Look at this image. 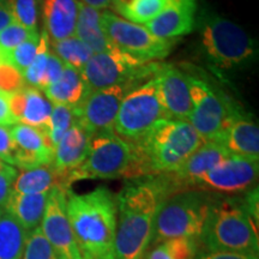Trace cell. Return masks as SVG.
Returning a JSON list of instances; mask_svg holds the SVG:
<instances>
[{
	"label": "cell",
	"mask_w": 259,
	"mask_h": 259,
	"mask_svg": "<svg viewBox=\"0 0 259 259\" xmlns=\"http://www.w3.org/2000/svg\"><path fill=\"white\" fill-rule=\"evenodd\" d=\"M168 197L160 176L130 179L116 199V232L112 259H143L150 247L154 223Z\"/></svg>",
	"instance_id": "obj_1"
},
{
	"label": "cell",
	"mask_w": 259,
	"mask_h": 259,
	"mask_svg": "<svg viewBox=\"0 0 259 259\" xmlns=\"http://www.w3.org/2000/svg\"><path fill=\"white\" fill-rule=\"evenodd\" d=\"M125 178L161 176L178 169L204 142L189 120L163 119L135 142Z\"/></svg>",
	"instance_id": "obj_2"
},
{
	"label": "cell",
	"mask_w": 259,
	"mask_h": 259,
	"mask_svg": "<svg viewBox=\"0 0 259 259\" xmlns=\"http://www.w3.org/2000/svg\"><path fill=\"white\" fill-rule=\"evenodd\" d=\"M66 212L84 259H112L116 232V199L105 186L87 193L66 189Z\"/></svg>",
	"instance_id": "obj_3"
},
{
	"label": "cell",
	"mask_w": 259,
	"mask_h": 259,
	"mask_svg": "<svg viewBox=\"0 0 259 259\" xmlns=\"http://www.w3.org/2000/svg\"><path fill=\"white\" fill-rule=\"evenodd\" d=\"M200 50L206 61L221 70H238L253 60L257 45L244 28L206 6L196 17Z\"/></svg>",
	"instance_id": "obj_4"
},
{
	"label": "cell",
	"mask_w": 259,
	"mask_h": 259,
	"mask_svg": "<svg viewBox=\"0 0 259 259\" xmlns=\"http://www.w3.org/2000/svg\"><path fill=\"white\" fill-rule=\"evenodd\" d=\"M199 239L208 251L259 253L258 223L245 202L234 198L215 197Z\"/></svg>",
	"instance_id": "obj_5"
},
{
	"label": "cell",
	"mask_w": 259,
	"mask_h": 259,
	"mask_svg": "<svg viewBox=\"0 0 259 259\" xmlns=\"http://www.w3.org/2000/svg\"><path fill=\"white\" fill-rule=\"evenodd\" d=\"M213 199L210 192L199 190L180 191L166 197L157 210L150 247L174 238L199 239Z\"/></svg>",
	"instance_id": "obj_6"
},
{
	"label": "cell",
	"mask_w": 259,
	"mask_h": 259,
	"mask_svg": "<svg viewBox=\"0 0 259 259\" xmlns=\"http://www.w3.org/2000/svg\"><path fill=\"white\" fill-rule=\"evenodd\" d=\"M131 158L132 149L127 141L113 130L99 132L92 137L85 160L65 178V185L69 189L71 184L79 180L125 178Z\"/></svg>",
	"instance_id": "obj_7"
},
{
	"label": "cell",
	"mask_w": 259,
	"mask_h": 259,
	"mask_svg": "<svg viewBox=\"0 0 259 259\" xmlns=\"http://www.w3.org/2000/svg\"><path fill=\"white\" fill-rule=\"evenodd\" d=\"M192 111L189 122L203 142H220L236 105L225 93L196 74L186 73Z\"/></svg>",
	"instance_id": "obj_8"
},
{
	"label": "cell",
	"mask_w": 259,
	"mask_h": 259,
	"mask_svg": "<svg viewBox=\"0 0 259 259\" xmlns=\"http://www.w3.org/2000/svg\"><path fill=\"white\" fill-rule=\"evenodd\" d=\"M160 63H143L128 54L113 48L95 53L80 71L90 92L116 84H137L156 74Z\"/></svg>",
	"instance_id": "obj_9"
},
{
	"label": "cell",
	"mask_w": 259,
	"mask_h": 259,
	"mask_svg": "<svg viewBox=\"0 0 259 259\" xmlns=\"http://www.w3.org/2000/svg\"><path fill=\"white\" fill-rule=\"evenodd\" d=\"M163 119L167 118L158 96L157 79L154 76L124 97L113 131L125 141L135 142Z\"/></svg>",
	"instance_id": "obj_10"
},
{
	"label": "cell",
	"mask_w": 259,
	"mask_h": 259,
	"mask_svg": "<svg viewBox=\"0 0 259 259\" xmlns=\"http://www.w3.org/2000/svg\"><path fill=\"white\" fill-rule=\"evenodd\" d=\"M101 24L113 46L143 63L164 59L174 45L173 40L155 36L144 25L132 23L111 11L102 12Z\"/></svg>",
	"instance_id": "obj_11"
},
{
	"label": "cell",
	"mask_w": 259,
	"mask_h": 259,
	"mask_svg": "<svg viewBox=\"0 0 259 259\" xmlns=\"http://www.w3.org/2000/svg\"><path fill=\"white\" fill-rule=\"evenodd\" d=\"M258 173V158L231 154L211 170L193 181L190 190L223 194L241 193L253 187Z\"/></svg>",
	"instance_id": "obj_12"
},
{
	"label": "cell",
	"mask_w": 259,
	"mask_h": 259,
	"mask_svg": "<svg viewBox=\"0 0 259 259\" xmlns=\"http://www.w3.org/2000/svg\"><path fill=\"white\" fill-rule=\"evenodd\" d=\"M137 87V84H116L90 92L80 106L74 108L76 121L92 136L113 130L122 100Z\"/></svg>",
	"instance_id": "obj_13"
},
{
	"label": "cell",
	"mask_w": 259,
	"mask_h": 259,
	"mask_svg": "<svg viewBox=\"0 0 259 259\" xmlns=\"http://www.w3.org/2000/svg\"><path fill=\"white\" fill-rule=\"evenodd\" d=\"M40 228L59 259H80L66 212V189L57 186L48 193Z\"/></svg>",
	"instance_id": "obj_14"
},
{
	"label": "cell",
	"mask_w": 259,
	"mask_h": 259,
	"mask_svg": "<svg viewBox=\"0 0 259 259\" xmlns=\"http://www.w3.org/2000/svg\"><path fill=\"white\" fill-rule=\"evenodd\" d=\"M229 155L231 154L221 143L204 142L178 169L171 173L161 174L160 178L166 187L167 194L170 196L180 191L190 190L193 181L211 170Z\"/></svg>",
	"instance_id": "obj_15"
},
{
	"label": "cell",
	"mask_w": 259,
	"mask_h": 259,
	"mask_svg": "<svg viewBox=\"0 0 259 259\" xmlns=\"http://www.w3.org/2000/svg\"><path fill=\"white\" fill-rule=\"evenodd\" d=\"M155 77L166 118L169 120H189L192 102L186 73L174 65L160 63Z\"/></svg>",
	"instance_id": "obj_16"
},
{
	"label": "cell",
	"mask_w": 259,
	"mask_h": 259,
	"mask_svg": "<svg viewBox=\"0 0 259 259\" xmlns=\"http://www.w3.org/2000/svg\"><path fill=\"white\" fill-rule=\"evenodd\" d=\"M14 143V167L31 169L50 166L53 162L54 149L47 135L31 126L16 124L10 127Z\"/></svg>",
	"instance_id": "obj_17"
},
{
	"label": "cell",
	"mask_w": 259,
	"mask_h": 259,
	"mask_svg": "<svg viewBox=\"0 0 259 259\" xmlns=\"http://www.w3.org/2000/svg\"><path fill=\"white\" fill-rule=\"evenodd\" d=\"M196 17L197 0H168L163 11L145 23V28L155 36L173 40L192 32Z\"/></svg>",
	"instance_id": "obj_18"
},
{
	"label": "cell",
	"mask_w": 259,
	"mask_h": 259,
	"mask_svg": "<svg viewBox=\"0 0 259 259\" xmlns=\"http://www.w3.org/2000/svg\"><path fill=\"white\" fill-rule=\"evenodd\" d=\"M10 108L18 124L38 128L47 135L53 105L42 90L23 87L9 96Z\"/></svg>",
	"instance_id": "obj_19"
},
{
	"label": "cell",
	"mask_w": 259,
	"mask_h": 259,
	"mask_svg": "<svg viewBox=\"0 0 259 259\" xmlns=\"http://www.w3.org/2000/svg\"><path fill=\"white\" fill-rule=\"evenodd\" d=\"M219 143L229 154L259 158V128L250 115L241 111L233 113Z\"/></svg>",
	"instance_id": "obj_20"
},
{
	"label": "cell",
	"mask_w": 259,
	"mask_h": 259,
	"mask_svg": "<svg viewBox=\"0 0 259 259\" xmlns=\"http://www.w3.org/2000/svg\"><path fill=\"white\" fill-rule=\"evenodd\" d=\"M92 137L93 136L76 121L54 148L52 166L63 178L65 187V178L67 174L85 160Z\"/></svg>",
	"instance_id": "obj_21"
},
{
	"label": "cell",
	"mask_w": 259,
	"mask_h": 259,
	"mask_svg": "<svg viewBox=\"0 0 259 259\" xmlns=\"http://www.w3.org/2000/svg\"><path fill=\"white\" fill-rule=\"evenodd\" d=\"M79 0H44L42 19L52 42L74 36L78 19Z\"/></svg>",
	"instance_id": "obj_22"
},
{
	"label": "cell",
	"mask_w": 259,
	"mask_h": 259,
	"mask_svg": "<svg viewBox=\"0 0 259 259\" xmlns=\"http://www.w3.org/2000/svg\"><path fill=\"white\" fill-rule=\"evenodd\" d=\"M45 95L52 105H64L77 108L80 106L90 90L80 71L65 65L60 78L44 90Z\"/></svg>",
	"instance_id": "obj_23"
},
{
	"label": "cell",
	"mask_w": 259,
	"mask_h": 259,
	"mask_svg": "<svg viewBox=\"0 0 259 259\" xmlns=\"http://www.w3.org/2000/svg\"><path fill=\"white\" fill-rule=\"evenodd\" d=\"M48 193L23 194L11 192L4 205V211L23 227L25 231L30 232L41 225Z\"/></svg>",
	"instance_id": "obj_24"
},
{
	"label": "cell",
	"mask_w": 259,
	"mask_h": 259,
	"mask_svg": "<svg viewBox=\"0 0 259 259\" xmlns=\"http://www.w3.org/2000/svg\"><path fill=\"white\" fill-rule=\"evenodd\" d=\"M101 15V10L90 8L79 2L74 36L88 45L94 53H103L114 48L102 28Z\"/></svg>",
	"instance_id": "obj_25"
},
{
	"label": "cell",
	"mask_w": 259,
	"mask_h": 259,
	"mask_svg": "<svg viewBox=\"0 0 259 259\" xmlns=\"http://www.w3.org/2000/svg\"><path fill=\"white\" fill-rule=\"evenodd\" d=\"M64 186L63 178L53 166H41L31 169H23L16 177L12 192L23 194L48 193L54 187Z\"/></svg>",
	"instance_id": "obj_26"
},
{
	"label": "cell",
	"mask_w": 259,
	"mask_h": 259,
	"mask_svg": "<svg viewBox=\"0 0 259 259\" xmlns=\"http://www.w3.org/2000/svg\"><path fill=\"white\" fill-rule=\"evenodd\" d=\"M28 231L4 212L0 218V259H22Z\"/></svg>",
	"instance_id": "obj_27"
},
{
	"label": "cell",
	"mask_w": 259,
	"mask_h": 259,
	"mask_svg": "<svg viewBox=\"0 0 259 259\" xmlns=\"http://www.w3.org/2000/svg\"><path fill=\"white\" fill-rule=\"evenodd\" d=\"M50 44L54 51L53 53L65 65L78 71H82L90 58L95 54L88 45L84 44L82 40H79L76 36H71L56 42H50Z\"/></svg>",
	"instance_id": "obj_28"
},
{
	"label": "cell",
	"mask_w": 259,
	"mask_h": 259,
	"mask_svg": "<svg viewBox=\"0 0 259 259\" xmlns=\"http://www.w3.org/2000/svg\"><path fill=\"white\" fill-rule=\"evenodd\" d=\"M197 240L192 238H174L162 241L144 255L143 259H194Z\"/></svg>",
	"instance_id": "obj_29"
},
{
	"label": "cell",
	"mask_w": 259,
	"mask_h": 259,
	"mask_svg": "<svg viewBox=\"0 0 259 259\" xmlns=\"http://www.w3.org/2000/svg\"><path fill=\"white\" fill-rule=\"evenodd\" d=\"M50 42V37H48L46 31L44 30L40 35V42H38L36 56H35L30 66L22 74L24 83L28 84L29 87H32V88L42 90L45 72H46L48 58H50L51 54Z\"/></svg>",
	"instance_id": "obj_30"
},
{
	"label": "cell",
	"mask_w": 259,
	"mask_h": 259,
	"mask_svg": "<svg viewBox=\"0 0 259 259\" xmlns=\"http://www.w3.org/2000/svg\"><path fill=\"white\" fill-rule=\"evenodd\" d=\"M168 0H132L119 14L136 24H145L163 11Z\"/></svg>",
	"instance_id": "obj_31"
},
{
	"label": "cell",
	"mask_w": 259,
	"mask_h": 259,
	"mask_svg": "<svg viewBox=\"0 0 259 259\" xmlns=\"http://www.w3.org/2000/svg\"><path fill=\"white\" fill-rule=\"evenodd\" d=\"M76 122L74 108L64 105H53L50 124L47 128V137L50 139L53 149L59 143L63 136Z\"/></svg>",
	"instance_id": "obj_32"
},
{
	"label": "cell",
	"mask_w": 259,
	"mask_h": 259,
	"mask_svg": "<svg viewBox=\"0 0 259 259\" xmlns=\"http://www.w3.org/2000/svg\"><path fill=\"white\" fill-rule=\"evenodd\" d=\"M6 5L16 23L31 31H38L41 0H6Z\"/></svg>",
	"instance_id": "obj_33"
},
{
	"label": "cell",
	"mask_w": 259,
	"mask_h": 259,
	"mask_svg": "<svg viewBox=\"0 0 259 259\" xmlns=\"http://www.w3.org/2000/svg\"><path fill=\"white\" fill-rule=\"evenodd\" d=\"M22 259H59L40 227L28 233Z\"/></svg>",
	"instance_id": "obj_34"
},
{
	"label": "cell",
	"mask_w": 259,
	"mask_h": 259,
	"mask_svg": "<svg viewBox=\"0 0 259 259\" xmlns=\"http://www.w3.org/2000/svg\"><path fill=\"white\" fill-rule=\"evenodd\" d=\"M38 42H40V35L23 42L11 52H9L4 56V60L11 66H14L19 73L23 74L36 56Z\"/></svg>",
	"instance_id": "obj_35"
},
{
	"label": "cell",
	"mask_w": 259,
	"mask_h": 259,
	"mask_svg": "<svg viewBox=\"0 0 259 259\" xmlns=\"http://www.w3.org/2000/svg\"><path fill=\"white\" fill-rule=\"evenodd\" d=\"M38 35H40L38 31H31L14 22L9 27H6L4 30L0 31V50L5 56L21 44L30 40L32 37H36Z\"/></svg>",
	"instance_id": "obj_36"
},
{
	"label": "cell",
	"mask_w": 259,
	"mask_h": 259,
	"mask_svg": "<svg viewBox=\"0 0 259 259\" xmlns=\"http://www.w3.org/2000/svg\"><path fill=\"white\" fill-rule=\"evenodd\" d=\"M23 76L14 66L0 61V94H14L24 87Z\"/></svg>",
	"instance_id": "obj_37"
},
{
	"label": "cell",
	"mask_w": 259,
	"mask_h": 259,
	"mask_svg": "<svg viewBox=\"0 0 259 259\" xmlns=\"http://www.w3.org/2000/svg\"><path fill=\"white\" fill-rule=\"evenodd\" d=\"M17 174L18 171L14 166L0 161V208H4L8 202Z\"/></svg>",
	"instance_id": "obj_38"
},
{
	"label": "cell",
	"mask_w": 259,
	"mask_h": 259,
	"mask_svg": "<svg viewBox=\"0 0 259 259\" xmlns=\"http://www.w3.org/2000/svg\"><path fill=\"white\" fill-rule=\"evenodd\" d=\"M64 69L65 64L63 61H61L56 54L51 53L50 58H48L46 72H45L44 83H42V90L47 88L48 85H51V84H53L54 82H57V80L60 78Z\"/></svg>",
	"instance_id": "obj_39"
},
{
	"label": "cell",
	"mask_w": 259,
	"mask_h": 259,
	"mask_svg": "<svg viewBox=\"0 0 259 259\" xmlns=\"http://www.w3.org/2000/svg\"><path fill=\"white\" fill-rule=\"evenodd\" d=\"M0 161L14 166V143L8 126H0Z\"/></svg>",
	"instance_id": "obj_40"
},
{
	"label": "cell",
	"mask_w": 259,
	"mask_h": 259,
	"mask_svg": "<svg viewBox=\"0 0 259 259\" xmlns=\"http://www.w3.org/2000/svg\"><path fill=\"white\" fill-rule=\"evenodd\" d=\"M194 259H259L258 255L228 251H204Z\"/></svg>",
	"instance_id": "obj_41"
},
{
	"label": "cell",
	"mask_w": 259,
	"mask_h": 259,
	"mask_svg": "<svg viewBox=\"0 0 259 259\" xmlns=\"http://www.w3.org/2000/svg\"><path fill=\"white\" fill-rule=\"evenodd\" d=\"M9 96L10 94H0V126L11 127L18 122L10 108Z\"/></svg>",
	"instance_id": "obj_42"
},
{
	"label": "cell",
	"mask_w": 259,
	"mask_h": 259,
	"mask_svg": "<svg viewBox=\"0 0 259 259\" xmlns=\"http://www.w3.org/2000/svg\"><path fill=\"white\" fill-rule=\"evenodd\" d=\"M14 22V17H12L11 12L6 5V2L0 3V31L4 30L6 27H9Z\"/></svg>",
	"instance_id": "obj_43"
},
{
	"label": "cell",
	"mask_w": 259,
	"mask_h": 259,
	"mask_svg": "<svg viewBox=\"0 0 259 259\" xmlns=\"http://www.w3.org/2000/svg\"><path fill=\"white\" fill-rule=\"evenodd\" d=\"M79 2L90 6V8H94L97 10L107 9L112 4V0H79Z\"/></svg>",
	"instance_id": "obj_44"
},
{
	"label": "cell",
	"mask_w": 259,
	"mask_h": 259,
	"mask_svg": "<svg viewBox=\"0 0 259 259\" xmlns=\"http://www.w3.org/2000/svg\"><path fill=\"white\" fill-rule=\"evenodd\" d=\"M131 2L132 0H112V5L115 11L119 14V12H120L125 6H127Z\"/></svg>",
	"instance_id": "obj_45"
},
{
	"label": "cell",
	"mask_w": 259,
	"mask_h": 259,
	"mask_svg": "<svg viewBox=\"0 0 259 259\" xmlns=\"http://www.w3.org/2000/svg\"><path fill=\"white\" fill-rule=\"evenodd\" d=\"M0 61H5L4 60V53H3L2 50H0Z\"/></svg>",
	"instance_id": "obj_46"
},
{
	"label": "cell",
	"mask_w": 259,
	"mask_h": 259,
	"mask_svg": "<svg viewBox=\"0 0 259 259\" xmlns=\"http://www.w3.org/2000/svg\"><path fill=\"white\" fill-rule=\"evenodd\" d=\"M5 211H4V208H0V218H2L3 216V213H4Z\"/></svg>",
	"instance_id": "obj_47"
},
{
	"label": "cell",
	"mask_w": 259,
	"mask_h": 259,
	"mask_svg": "<svg viewBox=\"0 0 259 259\" xmlns=\"http://www.w3.org/2000/svg\"><path fill=\"white\" fill-rule=\"evenodd\" d=\"M4 2H6V0H0V3H4Z\"/></svg>",
	"instance_id": "obj_48"
},
{
	"label": "cell",
	"mask_w": 259,
	"mask_h": 259,
	"mask_svg": "<svg viewBox=\"0 0 259 259\" xmlns=\"http://www.w3.org/2000/svg\"><path fill=\"white\" fill-rule=\"evenodd\" d=\"M80 259H84V258H80Z\"/></svg>",
	"instance_id": "obj_49"
}]
</instances>
